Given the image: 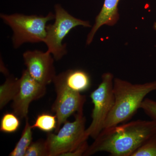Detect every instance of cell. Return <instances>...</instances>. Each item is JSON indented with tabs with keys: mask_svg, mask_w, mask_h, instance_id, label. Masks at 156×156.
Returning <instances> with one entry per match:
<instances>
[{
	"mask_svg": "<svg viewBox=\"0 0 156 156\" xmlns=\"http://www.w3.org/2000/svg\"><path fill=\"white\" fill-rule=\"evenodd\" d=\"M156 133V123L152 120H136L104 129L89 146L83 156L106 152L112 156H131Z\"/></svg>",
	"mask_w": 156,
	"mask_h": 156,
	"instance_id": "6da1fadb",
	"label": "cell"
},
{
	"mask_svg": "<svg viewBox=\"0 0 156 156\" xmlns=\"http://www.w3.org/2000/svg\"><path fill=\"white\" fill-rule=\"evenodd\" d=\"M115 103L107 119L104 129L118 126L131 119L140 108L149 93L156 90V81L143 84H132L115 78L113 87Z\"/></svg>",
	"mask_w": 156,
	"mask_h": 156,
	"instance_id": "7a4b0ae2",
	"label": "cell"
},
{
	"mask_svg": "<svg viewBox=\"0 0 156 156\" xmlns=\"http://www.w3.org/2000/svg\"><path fill=\"white\" fill-rule=\"evenodd\" d=\"M50 12L45 16L15 13L1 14L0 18L13 31L12 44L15 49L25 43H44L47 34V23L55 19Z\"/></svg>",
	"mask_w": 156,
	"mask_h": 156,
	"instance_id": "3957f363",
	"label": "cell"
},
{
	"mask_svg": "<svg viewBox=\"0 0 156 156\" xmlns=\"http://www.w3.org/2000/svg\"><path fill=\"white\" fill-rule=\"evenodd\" d=\"M86 117L83 111L76 113L73 122L66 121L56 133L50 132L46 139L49 156H65L87 141Z\"/></svg>",
	"mask_w": 156,
	"mask_h": 156,
	"instance_id": "277c9868",
	"label": "cell"
},
{
	"mask_svg": "<svg viewBox=\"0 0 156 156\" xmlns=\"http://www.w3.org/2000/svg\"><path fill=\"white\" fill-rule=\"evenodd\" d=\"M55 22L47 25L46 36L44 43L48 47L47 51L53 55L56 61L60 60L67 53L66 44L63 41L70 31L76 27H91L90 22L73 17L61 5L54 6Z\"/></svg>",
	"mask_w": 156,
	"mask_h": 156,
	"instance_id": "5b68a950",
	"label": "cell"
},
{
	"mask_svg": "<svg viewBox=\"0 0 156 156\" xmlns=\"http://www.w3.org/2000/svg\"><path fill=\"white\" fill-rule=\"evenodd\" d=\"M114 79L111 73H105L97 89L90 94L94 107L91 115L92 122L86 129V133L87 136L94 139L103 130L107 119L114 105Z\"/></svg>",
	"mask_w": 156,
	"mask_h": 156,
	"instance_id": "8992f818",
	"label": "cell"
},
{
	"mask_svg": "<svg viewBox=\"0 0 156 156\" xmlns=\"http://www.w3.org/2000/svg\"><path fill=\"white\" fill-rule=\"evenodd\" d=\"M53 83L56 96L52 105V111L55 113L57 118V126L55 131L56 133L71 115L83 111L86 98L81 93L66 87L58 75L55 76Z\"/></svg>",
	"mask_w": 156,
	"mask_h": 156,
	"instance_id": "52a82bcc",
	"label": "cell"
},
{
	"mask_svg": "<svg viewBox=\"0 0 156 156\" xmlns=\"http://www.w3.org/2000/svg\"><path fill=\"white\" fill-rule=\"evenodd\" d=\"M17 94L12 100L13 112L20 119L27 118L32 101L41 98L46 93V86L34 80L26 69L23 71L19 79Z\"/></svg>",
	"mask_w": 156,
	"mask_h": 156,
	"instance_id": "ba28073f",
	"label": "cell"
},
{
	"mask_svg": "<svg viewBox=\"0 0 156 156\" xmlns=\"http://www.w3.org/2000/svg\"><path fill=\"white\" fill-rule=\"evenodd\" d=\"M26 69L34 80L47 86L53 82L56 73L54 58L48 51L27 50L23 54Z\"/></svg>",
	"mask_w": 156,
	"mask_h": 156,
	"instance_id": "9c48e42d",
	"label": "cell"
},
{
	"mask_svg": "<svg viewBox=\"0 0 156 156\" xmlns=\"http://www.w3.org/2000/svg\"><path fill=\"white\" fill-rule=\"evenodd\" d=\"M121 0H105L102 9L95 18V24L88 35L87 44L89 45L98 30L102 26H112L117 23L119 18L118 5Z\"/></svg>",
	"mask_w": 156,
	"mask_h": 156,
	"instance_id": "30bf717a",
	"label": "cell"
},
{
	"mask_svg": "<svg viewBox=\"0 0 156 156\" xmlns=\"http://www.w3.org/2000/svg\"><path fill=\"white\" fill-rule=\"evenodd\" d=\"M58 76L66 87L79 93L87 91L91 86L90 76L82 69L67 70Z\"/></svg>",
	"mask_w": 156,
	"mask_h": 156,
	"instance_id": "8fae6325",
	"label": "cell"
},
{
	"mask_svg": "<svg viewBox=\"0 0 156 156\" xmlns=\"http://www.w3.org/2000/svg\"><path fill=\"white\" fill-rule=\"evenodd\" d=\"M19 79L9 76L0 86V108L2 109L12 101L17 94L19 86Z\"/></svg>",
	"mask_w": 156,
	"mask_h": 156,
	"instance_id": "7c38bea8",
	"label": "cell"
},
{
	"mask_svg": "<svg viewBox=\"0 0 156 156\" xmlns=\"http://www.w3.org/2000/svg\"><path fill=\"white\" fill-rule=\"evenodd\" d=\"M33 128L29 122L28 118H26L25 126L20 139L10 153V156H25L26 153L33 140Z\"/></svg>",
	"mask_w": 156,
	"mask_h": 156,
	"instance_id": "4fadbf2b",
	"label": "cell"
},
{
	"mask_svg": "<svg viewBox=\"0 0 156 156\" xmlns=\"http://www.w3.org/2000/svg\"><path fill=\"white\" fill-rule=\"evenodd\" d=\"M31 126L33 129L37 128L44 132L50 133L53 130H56L57 118L56 115L42 113L37 116L34 125Z\"/></svg>",
	"mask_w": 156,
	"mask_h": 156,
	"instance_id": "5bb4252c",
	"label": "cell"
},
{
	"mask_svg": "<svg viewBox=\"0 0 156 156\" xmlns=\"http://www.w3.org/2000/svg\"><path fill=\"white\" fill-rule=\"evenodd\" d=\"M19 118L13 112H6L3 115L1 121L0 131L7 134L15 133L20 127Z\"/></svg>",
	"mask_w": 156,
	"mask_h": 156,
	"instance_id": "9a60e30c",
	"label": "cell"
},
{
	"mask_svg": "<svg viewBox=\"0 0 156 156\" xmlns=\"http://www.w3.org/2000/svg\"><path fill=\"white\" fill-rule=\"evenodd\" d=\"M131 156H156V133L143 143Z\"/></svg>",
	"mask_w": 156,
	"mask_h": 156,
	"instance_id": "2e32d148",
	"label": "cell"
},
{
	"mask_svg": "<svg viewBox=\"0 0 156 156\" xmlns=\"http://www.w3.org/2000/svg\"><path fill=\"white\" fill-rule=\"evenodd\" d=\"M25 156H49L46 140H40L32 142Z\"/></svg>",
	"mask_w": 156,
	"mask_h": 156,
	"instance_id": "e0dca14e",
	"label": "cell"
},
{
	"mask_svg": "<svg viewBox=\"0 0 156 156\" xmlns=\"http://www.w3.org/2000/svg\"><path fill=\"white\" fill-rule=\"evenodd\" d=\"M140 108L151 120L156 123V101L145 98L142 102Z\"/></svg>",
	"mask_w": 156,
	"mask_h": 156,
	"instance_id": "ac0fdd59",
	"label": "cell"
},
{
	"mask_svg": "<svg viewBox=\"0 0 156 156\" xmlns=\"http://www.w3.org/2000/svg\"><path fill=\"white\" fill-rule=\"evenodd\" d=\"M154 28L155 30H156V22L154 23Z\"/></svg>",
	"mask_w": 156,
	"mask_h": 156,
	"instance_id": "d6986e66",
	"label": "cell"
}]
</instances>
